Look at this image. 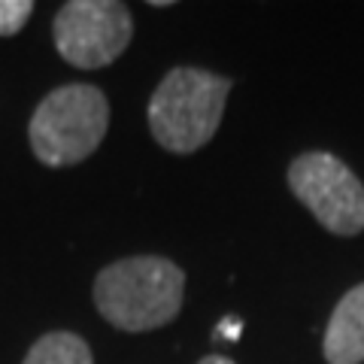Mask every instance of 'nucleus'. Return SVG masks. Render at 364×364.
Here are the masks:
<instances>
[{"instance_id":"f257e3e1","label":"nucleus","mask_w":364,"mask_h":364,"mask_svg":"<svg viewBox=\"0 0 364 364\" xmlns=\"http://www.w3.org/2000/svg\"><path fill=\"white\" fill-rule=\"evenodd\" d=\"M182 294L186 273L158 255L122 258L104 267L95 279V304L100 316L122 331H155L173 322Z\"/></svg>"},{"instance_id":"f03ea898","label":"nucleus","mask_w":364,"mask_h":364,"mask_svg":"<svg viewBox=\"0 0 364 364\" xmlns=\"http://www.w3.org/2000/svg\"><path fill=\"white\" fill-rule=\"evenodd\" d=\"M231 79L200 67H173L149 100V128L173 155L198 152L219 131Z\"/></svg>"},{"instance_id":"7ed1b4c3","label":"nucleus","mask_w":364,"mask_h":364,"mask_svg":"<svg viewBox=\"0 0 364 364\" xmlns=\"http://www.w3.org/2000/svg\"><path fill=\"white\" fill-rule=\"evenodd\" d=\"M109 124L104 91L85 82H70L46 95L31 119L33 155L46 167H70L85 161L100 146Z\"/></svg>"},{"instance_id":"20e7f679","label":"nucleus","mask_w":364,"mask_h":364,"mask_svg":"<svg viewBox=\"0 0 364 364\" xmlns=\"http://www.w3.org/2000/svg\"><path fill=\"white\" fill-rule=\"evenodd\" d=\"M289 188L337 237L364 231V182L331 152H304L289 167Z\"/></svg>"},{"instance_id":"39448f33","label":"nucleus","mask_w":364,"mask_h":364,"mask_svg":"<svg viewBox=\"0 0 364 364\" xmlns=\"http://www.w3.org/2000/svg\"><path fill=\"white\" fill-rule=\"evenodd\" d=\"M52 31L64 61L79 70H97L128 49L134 21L128 6L116 0H70L58 9Z\"/></svg>"},{"instance_id":"423d86ee","label":"nucleus","mask_w":364,"mask_h":364,"mask_svg":"<svg viewBox=\"0 0 364 364\" xmlns=\"http://www.w3.org/2000/svg\"><path fill=\"white\" fill-rule=\"evenodd\" d=\"M328 364H361L364 361V282L349 289L334 306L322 340Z\"/></svg>"},{"instance_id":"0eeeda50","label":"nucleus","mask_w":364,"mask_h":364,"mask_svg":"<svg viewBox=\"0 0 364 364\" xmlns=\"http://www.w3.org/2000/svg\"><path fill=\"white\" fill-rule=\"evenodd\" d=\"M21 364H95L88 343L70 331H52L31 346Z\"/></svg>"},{"instance_id":"6e6552de","label":"nucleus","mask_w":364,"mask_h":364,"mask_svg":"<svg viewBox=\"0 0 364 364\" xmlns=\"http://www.w3.org/2000/svg\"><path fill=\"white\" fill-rule=\"evenodd\" d=\"M33 13L31 0H0V37H13L28 25Z\"/></svg>"},{"instance_id":"1a4fd4ad","label":"nucleus","mask_w":364,"mask_h":364,"mask_svg":"<svg viewBox=\"0 0 364 364\" xmlns=\"http://www.w3.org/2000/svg\"><path fill=\"white\" fill-rule=\"evenodd\" d=\"M243 334V322H240V318H237V316H228V318H222V322H219V328H215V340H237V337H240Z\"/></svg>"},{"instance_id":"9d476101","label":"nucleus","mask_w":364,"mask_h":364,"mask_svg":"<svg viewBox=\"0 0 364 364\" xmlns=\"http://www.w3.org/2000/svg\"><path fill=\"white\" fill-rule=\"evenodd\" d=\"M198 364H234V361L228 355H207V358H200Z\"/></svg>"}]
</instances>
